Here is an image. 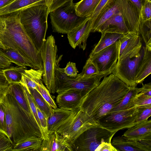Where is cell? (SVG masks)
I'll list each match as a JSON object with an SVG mask.
<instances>
[{"instance_id": "1", "label": "cell", "mask_w": 151, "mask_h": 151, "mask_svg": "<svg viewBox=\"0 0 151 151\" xmlns=\"http://www.w3.org/2000/svg\"><path fill=\"white\" fill-rule=\"evenodd\" d=\"M130 88L111 73L83 98L80 108L97 122L120 102Z\"/></svg>"}, {"instance_id": "2", "label": "cell", "mask_w": 151, "mask_h": 151, "mask_svg": "<svg viewBox=\"0 0 151 151\" xmlns=\"http://www.w3.org/2000/svg\"><path fill=\"white\" fill-rule=\"evenodd\" d=\"M0 41L5 48L14 49L32 64L35 69L43 70L41 52L22 24L19 12L0 15Z\"/></svg>"}, {"instance_id": "3", "label": "cell", "mask_w": 151, "mask_h": 151, "mask_svg": "<svg viewBox=\"0 0 151 151\" xmlns=\"http://www.w3.org/2000/svg\"><path fill=\"white\" fill-rule=\"evenodd\" d=\"M1 101L5 110L8 137L14 145L29 137H42L34 117L27 114L12 95L7 91Z\"/></svg>"}, {"instance_id": "4", "label": "cell", "mask_w": 151, "mask_h": 151, "mask_svg": "<svg viewBox=\"0 0 151 151\" xmlns=\"http://www.w3.org/2000/svg\"><path fill=\"white\" fill-rule=\"evenodd\" d=\"M19 12L22 24L37 50L40 52L46 40L48 6L37 5Z\"/></svg>"}, {"instance_id": "5", "label": "cell", "mask_w": 151, "mask_h": 151, "mask_svg": "<svg viewBox=\"0 0 151 151\" xmlns=\"http://www.w3.org/2000/svg\"><path fill=\"white\" fill-rule=\"evenodd\" d=\"M116 133L100 126L91 127L74 141L71 145L73 151H106L109 148Z\"/></svg>"}, {"instance_id": "6", "label": "cell", "mask_w": 151, "mask_h": 151, "mask_svg": "<svg viewBox=\"0 0 151 151\" xmlns=\"http://www.w3.org/2000/svg\"><path fill=\"white\" fill-rule=\"evenodd\" d=\"M58 65L59 62L55 71L56 92L58 94L67 90H74L81 92L85 96L99 84L103 77L108 76L103 74L85 77L78 74L76 77H70L66 75L63 68H60Z\"/></svg>"}, {"instance_id": "7", "label": "cell", "mask_w": 151, "mask_h": 151, "mask_svg": "<svg viewBox=\"0 0 151 151\" xmlns=\"http://www.w3.org/2000/svg\"><path fill=\"white\" fill-rule=\"evenodd\" d=\"M73 0L68 1L50 13L54 32L66 34L81 24L87 17L78 16Z\"/></svg>"}, {"instance_id": "8", "label": "cell", "mask_w": 151, "mask_h": 151, "mask_svg": "<svg viewBox=\"0 0 151 151\" xmlns=\"http://www.w3.org/2000/svg\"><path fill=\"white\" fill-rule=\"evenodd\" d=\"M99 126L95 119L79 108L55 131L64 137L71 146L83 132L91 127Z\"/></svg>"}, {"instance_id": "9", "label": "cell", "mask_w": 151, "mask_h": 151, "mask_svg": "<svg viewBox=\"0 0 151 151\" xmlns=\"http://www.w3.org/2000/svg\"><path fill=\"white\" fill-rule=\"evenodd\" d=\"M57 46L52 35L46 40L40 51L43 62L42 80L50 93L56 92L55 71L58 62L57 59Z\"/></svg>"}, {"instance_id": "10", "label": "cell", "mask_w": 151, "mask_h": 151, "mask_svg": "<svg viewBox=\"0 0 151 151\" xmlns=\"http://www.w3.org/2000/svg\"><path fill=\"white\" fill-rule=\"evenodd\" d=\"M138 113L137 106H135L127 109L109 113L97 122L100 127L116 133L135 125Z\"/></svg>"}, {"instance_id": "11", "label": "cell", "mask_w": 151, "mask_h": 151, "mask_svg": "<svg viewBox=\"0 0 151 151\" xmlns=\"http://www.w3.org/2000/svg\"><path fill=\"white\" fill-rule=\"evenodd\" d=\"M144 53L141 50L133 52L121 60H118L112 73L129 87H136L135 76L139 64Z\"/></svg>"}, {"instance_id": "12", "label": "cell", "mask_w": 151, "mask_h": 151, "mask_svg": "<svg viewBox=\"0 0 151 151\" xmlns=\"http://www.w3.org/2000/svg\"><path fill=\"white\" fill-rule=\"evenodd\" d=\"M119 44V40L112 45L88 57L87 60L96 65L99 74L108 76L112 73L118 60Z\"/></svg>"}, {"instance_id": "13", "label": "cell", "mask_w": 151, "mask_h": 151, "mask_svg": "<svg viewBox=\"0 0 151 151\" xmlns=\"http://www.w3.org/2000/svg\"><path fill=\"white\" fill-rule=\"evenodd\" d=\"M119 8L129 32L139 35L141 11L130 0H119Z\"/></svg>"}, {"instance_id": "14", "label": "cell", "mask_w": 151, "mask_h": 151, "mask_svg": "<svg viewBox=\"0 0 151 151\" xmlns=\"http://www.w3.org/2000/svg\"><path fill=\"white\" fill-rule=\"evenodd\" d=\"M92 24L91 17H87L81 24L67 34L69 44L73 49L78 46L83 50L86 49L87 40L91 32Z\"/></svg>"}, {"instance_id": "15", "label": "cell", "mask_w": 151, "mask_h": 151, "mask_svg": "<svg viewBox=\"0 0 151 151\" xmlns=\"http://www.w3.org/2000/svg\"><path fill=\"white\" fill-rule=\"evenodd\" d=\"M85 96L81 92L69 90L58 94L56 102L59 108L68 110H75L79 108Z\"/></svg>"}, {"instance_id": "16", "label": "cell", "mask_w": 151, "mask_h": 151, "mask_svg": "<svg viewBox=\"0 0 151 151\" xmlns=\"http://www.w3.org/2000/svg\"><path fill=\"white\" fill-rule=\"evenodd\" d=\"M120 44L118 60L122 59L142 47L139 35L128 32L119 39Z\"/></svg>"}, {"instance_id": "17", "label": "cell", "mask_w": 151, "mask_h": 151, "mask_svg": "<svg viewBox=\"0 0 151 151\" xmlns=\"http://www.w3.org/2000/svg\"><path fill=\"white\" fill-rule=\"evenodd\" d=\"M71 145L64 137L54 131L49 134L47 140L43 139L40 151H73Z\"/></svg>"}, {"instance_id": "18", "label": "cell", "mask_w": 151, "mask_h": 151, "mask_svg": "<svg viewBox=\"0 0 151 151\" xmlns=\"http://www.w3.org/2000/svg\"><path fill=\"white\" fill-rule=\"evenodd\" d=\"M122 136L132 140L151 139V120L147 119L137 123L128 128Z\"/></svg>"}, {"instance_id": "19", "label": "cell", "mask_w": 151, "mask_h": 151, "mask_svg": "<svg viewBox=\"0 0 151 151\" xmlns=\"http://www.w3.org/2000/svg\"><path fill=\"white\" fill-rule=\"evenodd\" d=\"M52 0H13L0 8V15L19 12L29 7L40 5L49 6Z\"/></svg>"}, {"instance_id": "20", "label": "cell", "mask_w": 151, "mask_h": 151, "mask_svg": "<svg viewBox=\"0 0 151 151\" xmlns=\"http://www.w3.org/2000/svg\"><path fill=\"white\" fill-rule=\"evenodd\" d=\"M97 32L101 34L111 32L123 35L129 32L120 12L114 14L105 22Z\"/></svg>"}, {"instance_id": "21", "label": "cell", "mask_w": 151, "mask_h": 151, "mask_svg": "<svg viewBox=\"0 0 151 151\" xmlns=\"http://www.w3.org/2000/svg\"><path fill=\"white\" fill-rule=\"evenodd\" d=\"M119 0H110L97 16L92 20L91 32H96L102 24L119 12Z\"/></svg>"}, {"instance_id": "22", "label": "cell", "mask_w": 151, "mask_h": 151, "mask_svg": "<svg viewBox=\"0 0 151 151\" xmlns=\"http://www.w3.org/2000/svg\"><path fill=\"white\" fill-rule=\"evenodd\" d=\"M144 53L140 61L135 76L137 85L143 83L145 79L151 73V46H143Z\"/></svg>"}, {"instance_id": "23", "label": "cell", "mask_w": 151, "mask_h": 151, "mask_svg": "<svg viewBox=\"0 0 151 151\" xmlns=\"http://www.w3.org/2000/svg\"><path fill=\"white\" fill-rule=\"evenodd\" d=\"M76 110H68L60 108L54 109L51 115L47 118L49 134L55 131L60 125L70 117Z\"/></svg>"}, {"instance_id": "24", "label": "cell", "mask_w": 151, "mask_h": 151, "mask_svg": "<svg viewBox=\"0 0 151 151\" xmlns=\"http://www.w3.org/2000/svg\"><path fill=\"white\" fill-rule=\"evenodd\" d=\"M7 92L14 97L20 106L27 114L34 116L23 86L20 83L10 84Z\"/></svg>"}, {"instance_id": "25", "label": "cell", "mask_w": 151, "mask_h": 151, "mask_svg": "<svg viewBox=\"0 0 151 151\" xmlns=\"http://www.w3.org/2000/svg\"><path fill=\"white\" fill-rule=\"evenodd\" d=\"M43 140L42 137H28L14 145L12 151H40Z\"/></svg>"}, {"instance_id": "26", "label": "cell", "mask_w": 151, "mask_h": 151, "mask_svg": "<svg viewBox=\"0 0 151 151\" xmlns=\"http://www.w3.org/2000/svg\"><path fill=\"white\" fill-rule=\"evenodd\" d=\"M43 70L31 68L26 69L22 74L20 83L26 88L36 89L37 84L42 78Z\"/></svg>"}, {"instance_id": "27", "label": "cell", "mask_w": 151, "mask_h": 151, "mask_svg": "<svg viewBox=\"0 0 151 151\" xmlns=\"http://www.w3.org/2000/svg\"><path fill=\"white\" fill-rule=\"evenodd\" d=\"M124 35L116 33H102L100 40L92 50L89 57L112 45L123 37Z\"/></svg>"}, {"instance_id": "28", "label": "cell", "mask_w": 151, "mask_h": 151, "mask_svg": "<svg viewBox=\"0 0 151 151\" xmlns=\"http://www.w3.org/2000/svg\"><path fill=\"white\" fill-rule=\"evenodd\" d=\"M0 54L9 59L11 63L21 67L28 66L35 69L34 65L14 49L10 48H0Z\"/></svg>"}, {"instance_id": "29", "label": "cell", "mask_w": 151, "mask_h": 151, "mask_svg": "<svg viewBox=\"0 0 151 151\" xmlns=\"http://www.w3.org/2000/svg\"><path fill=\"white\" fill-rule=\"evenodd\" d=\"M140 92V88L130 87L129 90L120 102L109 112L127 109L135 106V99Z\"/></svg>"}, {"instance_id": "30", "label": "cell", "mask_w": 151, "mask_h": 151, "mask_svg": "<svg viewBox=\"0 0 151 151\" xmlns=\"http://www.w3.org/2000/svg\"><path fill=\"white\" fill-rule=\"evenodd\" d=\"M101 0H81L75 3L77 14L81 17H87L91 15Z\"/></svg>"}, {"instance_id": "31", "label": "cell", "mask_w": 151, "mask_h": 151, "mask_svg": "<svg viewBox=\"0 0 151 151\" xmlns=\"http://www.w3.org/2000/svg\"><path fill=\"white\" fill-rule=\"evenodd\" d=\"M27 69V67L10 66L2 69L4 75L9 84L12 83H20L22 74Z\"/></svg>"}, {"instance_id": "32", "label": "cell", "mask_w": 151, "mask_h": 151, "mask_svg": "<svg viewBox=\"0 0 151 151\" xmlns=\"http://www.w3.org/2000/svg\"><path fill=\"white\" fill-rule=\"evenodd\" d=\"M26 88L32 96L36 106L45 114L48 118L52 113L54 109L48 104L36 89Z\"/></svg>"}, {"instance_id": "33", "label": "cell", "mask_w": 151, "mask_h": 151, "mask_svg": "<svg viewBox=\"0 0 151 151\" xmlns=\"http://www.w3.org/2000/svg\"><path fill=\"white\" fill-rule=\"evenodd\" d=\"M139 32L145 45L151 46V19L141 21Z\"/></svg>"}, {"instance_id": "34", "label": "cell", "mask_w": 151, "mask_h": 151, "mask_svg": "<svg viewBox=\"0 0 151 151\" xmlns=\"http://www.w3.org/2000/svg\"><path fill=\"white\" fill-rule=\"evenodd\" d=\"M42 81H40L37 84L36 89L52 108L54 109L57 108L55 101L52 97L49 91L43 84Z\"/></svg>"}, {"instance_id": "35", "label": "cell", "mask_w": 151, "mask_h": 151, "mask_svg": "<svg viewBox=\"0 0 151 151\" xmlns=\"http://www.w3.org/2000/svg\"><path fill=\"white\" fill-rule=\"evenodd\" d=\"M36 108L38 117L42 129V137L43 139L47 140L49 134L47 118L45 114L37 106Z\"/></svg>"}, {"instance_id": "36", "label": "cell", "mask_w": 151, "mask_h": 151, "mask_svg": "<svg viewBox=\"0 0 151 151\" xmlns=\"http://www.w3.org/2000/svg\"><path fill=\"white\" fill-rule=\"evenodd\" d=\"M79 74L83 77H88L99 74V73L96 65L93 63L87 60L82 72Z\"/></svg>"}, {"instance_id": "37", "label": "cell", "mask_w": 151, "mask_h": 151, "mask_svg": "<svg viewBox=\"0 0 151 151\" xmlns=\"http://www.w3.org/2000/svg\"><path fill=\"white\" fill-rule=\"evenodd\" d=\"M22 86H23L24 92L32 114L40 129L42 134V129L38 116L36 105L32 96L27 88L22 85Z\"/></svg>"}, {"instance_id": "38", "label": "cell", "mask_w": 151, "mask_h": 151, "mask_svg": "<svg viewBox=\"0 0 151 151\" xmlns=\"http://www.w3.org/2000/svg\"><path fill=\"white\" fill-rule=\"evenodd\" d=\"M135 106L139 107H151V96L139 93L135 100Z\"/></svg>"}, {"instance_id": "39", "label": "cell", "mask_w": 151, "mask_h": 151, "mask_svg": "<svg viewBox=\"0 0 151 151\" xmlns=\"http://www.w3.org/2000/svg\"><path fill=\"white\" fill-rule=\"evenodd\" d=\"M1 99H0V132L8 138L6 129L5 110Z\"/></svg>"}, {"instance_id": "40", "label": "cell", "mask_w": 151, "mask_h": 151, "mask_svg": "<svg viewBox=\"0 0 151 151\" xmlns=\"http://www.w3.org/2000/svg\"><path fill=\"white\" fill-rule=\"evenodd\" d=\"M14 146L12 140L0 132V151H12Z\"/></svg>"}, {"instance_id": "41", "label": "cell", "mask_w": 151, "mask_h": 151, "mask_svg": "<svg viewBox=\"0 0 151 151\" xmlns=\"http://www.w3.org/2000/svg\"><path fill=\"white\" fill-rule=\"evenodd\" d=\"M138 113L135 123H137L147 120L151 115V107H139Z\"/></svg>"}, {"instance_id": "42", "label": "cell", "mask_w": 151, "mask_h": 151, "mask_svg": "<svg viewBox=\"0 0 151 151\" xmlns=\"http://www.w3.org/2000/svg\"><path fill=\"white\" fill-rule=\"evenodd\" d=\"M151 19V1L146 0L141 9V21H144Z\"/></svg>"}, {"instance_id": "43", "label": "cell", "mask_w": 151, "mask_h": 151, "mask_svg": "<svg viewBox=\"0 0 151 151\" xmlns=\"http://www.w3.org/2000/svg\"><path fill=\"white\" fill-rule=\"evenodd\" d=\"M9 85L4 75L2 69L0 70V99L3 98L7 92Z\"/></svg>"}, {"instance_id": "44", "label": "cell", "mask_w": 151, "mask_h": 151, "mask_svg": "<svg viewBox=\"0 0 151 151\" xmlns=\"http://www.w3.org/2000/svg\"><path fill=\"white\" fill-rule=\"evenodd\" d=\"M63 69L64 73L68 76L76 77L78 74V71L75 63L69 62Z\"/></svg>"}, {"instance_id": "45", "label": "cell", "mask_w": 151, "mask_h": 151, "mask_svg": "<svg viewBox=\"0 0 151 151\" xmlns=\"http://www.w3.org/2000/svg\"><path fill=\"white\" fill-rule=\"evenodd\" d=\"M110 0H101L90 17L92 20L94 19L106 6Z\"/></svg>"}, {"instance_id": "46", "label": "cell", "mask_w": 151, "mask_h": 151, "mask_svg": "<svg viewBox=\"0 0 151 151\" xmlns=\"http://www.w3.org/2000/svg\"><path fill=\"white\" fill-rule=\"evenodd\" d=\"M70 0H52L48 6L49 13Z\"/></svg>"}, {"instance_id": "47", "label": "cell", "mask_w": 151, "mask_h": 151, "mask_svg": "<svg viewBox=\"0 0 151 151\" xmlns=\"http://www.w3.org/2000/svg\"><path fill=\"white\" fill-rule=\"evenodd\" d=\"M142 87L140 88V93L145 95L151 96V83L143 84L142 83Z\"/></svg>"}, {"instance_id": "48", "label": "cell", "mask_w": 151, "mask_h": 151, "mask_svg": "<svg viewBox=\"0 0 151 151\" xmlns=\"http://www.w3.org/2000/svg\"><path fill=\"white\" fill-rule=\"evenodd\" d=\"M11 63L9 59L0 54V68H1L3 69L10 67Z\"/></svg>"}, {"instance_id": "49", "label": "cell", "mask_w": 151, "mask_h": 151, "mask_svg": "<svg viewBox=\"0 0 151 151\" xmlns=\"http://www.w3.org/2000/svg\"><path fill=\"white\" fill-rule=\"evenodd\" d=\"M141 11L146 0H130Z\"/></svg>"}, {"instance_id": "50", "label": "cell", "mask_w": 151, "mask_h": 151, "mask_svg": "<svg viewBox=\"0 0 151 151\" xmlns=\"http://www.w3.org/2000/svg\"><path fill=\"white\" fill-rule=\"evenodd\" d=\"M13 0H0V8Z\"/></svg>"}, {"instance_id": "51", "label": "cell", "mask_w": 151, "mask_h": 151, "mask_svg": "<svg viewBox=\"0 0 151 151\" xmlns=\"http://www.w3.org/2000/svg\"><path fill=\"white\" fill-rule=\"evenodd\" d=\"M0 48H2L4 49L5 48L4 46L2 44L1 42L0 41Z\"/></svg>"}, {"instance_id": "52", "label": "cell", "mask_w": 151, "mask_h": 151, "mask_svg": "<svg viewBox=\"0 0 151 151\" xmlns=\"http://www.w3.org/2000/svg\"><path fill=\"white\" fill-rule=\"evenodd\" d=\"M1 69L0 68V70H1Z\"/></svg>"}]
</instances>
